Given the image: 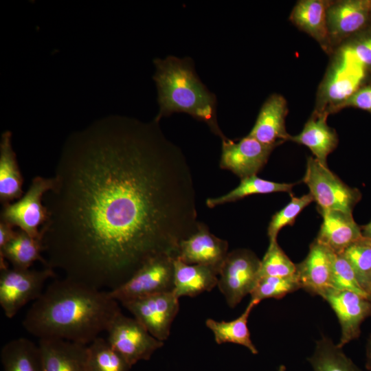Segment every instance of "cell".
Wrapping results in <instances>:
<instances>
[{
    "mask_svg": "<svg viewBox=\"0 0 371 371\" xmlns=\"http://www.w3.org/2000/svg\"><path fill=\"white\" fill-rule=\"evenodd\" d=\"M308 361L313 371H361L342 348L326 336L316 342L314 352Z\"/></svg>",
    "mask_w": 371,
    "mask_h": 371,
    "instance_id": "obj_28",
    "label": "cell"
},
{
    "mask_svg": "<svg viewBox=\"0 0 371 371\" xmlns=\"http://www.w3.org/2000/svg\"><path fill=\"white\" fill-rule=\"evenodd\" d=\"M313 201L314 199L310 193L299 197L291 196L290 202L271 218L267 228L269 243L277 241L282 228L292 225L299 214Z\"/></svg>",
    "mask_w": 371,
    "mask_h": 371,
    "instance_id": "obj_34",
    "label": "cell"
},
{
    "mask_svg": "<svg viewBox=\"0 0 371 371\" xmlns=\"http://www.w3.org/2000/svg\"><path fill=\"white\" fill-rule=\"evenodd\" d=\"M277 371H286V366L284 365L280 366Z\"/></svg>",
    "mask_w": 371,
    "mask_h": 371,
    "instance_id": "obj_40",
    "label": "cell"
},
{
    "mask_svg": "<svg viewBox=\"0 0 371 371\" xmlns=\"http://www.w3.org/2000/svg\"><path fill=\"white\" fill-rule=\"evenodd\" d=\"M158 256L145 263L128 280L108 291L112 298L122 303L174 289V259Z\"/></svg>",
    "mask_w": 371,
    "mask_h": 371,
    "instance_id": "obj_7",
    "label": "cell"
},
{
    "mask_svg": "<svg viewBox=\"0 0 371 371\" xmlns=\"http://www.w3.org/2000/svg\"><path fill=\"white\" fill-rule=\"evenodd\" d=\"M301 289L297 275L288 277L260 278L251 293V300L259 304L268 298L280 299Z\"/></svg>",
    "mask_w": 371,
    "mask_h": 371,
    "instance_id": "obj_32",
    "label": "cell"
},
{
    "mask_svg": "<svg viewBox=\"0 0 371 371\" xmlns=\"http://www.w3.org/2000/svg\"><path fill=\"white\" fill-rule=\"evenodd\" d=\"M341 254L352 267L361 286L371 295V239L363 236Z\"/></svg>",
    "mask_w": 371,
    "mask_h": 371,
    "instance_id": "obj_31",
    "label": "cell"
},
{
    "mask_svg": "<svg viewBox=\"0 0 371 371\" xmlns=\"http://www.w3.org/2000/svg\"><path fill=\"white\" fill-rule=\"evenodd\" d=\"M173 291L159 293L121 303L157 339L166 341L179 310Z\"/></svg>",
    "mask_w": 371,
    "mask_h": 371,
    "instance_id": "obj_11",
    "label": "cell"
},
{
    "mask_svg": "<svg viewBox=\"0 0 371 371\" xmlns=\"http://www.w3.org/2000/svg\"><path fill=\"white\" fill-rule=\"evenodd\" d=\"M333 286V289L349 291L371 299V295L361 286L352 267L341 254H335Z\"/></svg>",
    "mask_w": 371,
    "mask_h": 371,
    "instance_id": "obj_35",
    "label": "cell"
},
{
    "mask_svg": "<svg viewBox=\"0 0 371 371\" xmlns=\"http://www.w3.org/2000/svg\"><path fill=\"white\" fill-rule=\"evenodd\" d=\"M228 253L227 242L210 233L200 223L194 234L181 241L176 258L189 265L210 267L219 273Z\"/></svg>",
    "mask_w": 371,
    "mask_h": 371,
    "instance_id": "obj_16",
    "label": "cell"
},
{
    "mask_svg": "<svg viewBox=\"0 0 371 371\" xmlns=\"http://www.w3.org/2000/svg\"><path fill=\"white\" fill-rule=\"evenodd\" d=\"M107 333L106 340L131 366L141 360H148L152 355L164 346L135 318L120 313L113 320Z\"/></svg>",
    "mask_w": 371,
    "mask_h": 371,
    "instance_id": "obj_9",
    "label": "cell"
},
{
    "mask_svg": "<svg viewBox=\"0 0 371 371\" xmlns=\"http://www.w3.org/2000/svg\"><path fill=\"white\" fill-rule=\"evenodd\" d=\"M153 63L159 107L154 120L159 122L172 113H185L205 122L221 139L225 137L217 122L216 96L201 81L192 59L168 56L154 59Z\"/></svg>",
    "mask_w": 371,
    "mask_h": 371,
    "instance_id": "obj_3",
    "label": "cell"
},
{
    "mask_svg": "<svg viewBox=\"0 0 371 371\" xmlns=\"http://www.w3.org/2000/svg\"><path fill=\"white\" fill-rule=\"evenodd\" d=\"M366 368L371 371V335L368 339L366 350Z\"/></svg>",
    "mask_w": 371,
    "mask_h": 371,
    "instance_id": "obj_38",
    "label": "cell"
},
{
    "mask_svg": "<svg viewBox=\"0 0 371 371\" xmlns=\"http://www.w3.org/2000/svg\"><path fill=\"white\" fill-rule=\"evenodd\" d=\"M258 304L256 302L250 300L243 313L232 321L218 322L207 319L205 325L213 333L215 341L218 344L233 343L241 345L252 354H258V351L251 339L247 326L249 315Z\"/></svg>",
    "mask_w": 371,
    "mask_h": 371,
    "instance_id": "obj_26",
    "label": "cell"
},
{
    "mask_svg": "<svg viewBox=\"0 0 371 371\" xmlns=\"http://www.w3.org/2000/svg\"><path fill=\"white\" fill-rule=\"evenodd\" d=\"M319 213L323 222L315 240L334 253H342L363 237L361 229L354 221L352 213L339 210H324Z\"/></svg>",
    "mask_w": 371,
    "mask_h": 371,
    "instance_id": "obj_19",
    "label": "cell"
},
{
    "mask_svg": "<svg viewBox=\"0 0 371 371\" xmlns=\"http://www.w3.org/2000/svg\"><path fill=\"white\" fill-rule=\"evenodd\" d=\"M317 91L315 111L333 113L334 109L363 85L367 73L336 54Z\"/></svg>",
    "mask_w": 371,
    "mask_h": 371,
    "instance_id": "obj_10",
    "label": "cell"
},
{
    "mask_svg": "<svg viewBox=\"0 0 371 371\" xmlns=\"http://www.w3.org/2000/svg\"><path fill=\"white\" fill-rule=\"evenodd\" d=\"M333 54L371 74V24L345 41Z\"/></svg>",
    "mask_w": 371,
    "mask_h": 371,
    "instance_id": "obj_30",
    "label": "cell"
},
{
    "mask_svg": "<svg viewBox=\"0 0 371 371\" xmlns=\"http://www.w3.org/2000/svg\"><path fill=\"white\" fill-rule=\"evenodd\" d=\"M53 186V177H34L27 192L18 201L3 206L1 221L32 237L40 236L41 229L47 220L44 196Z\"/></svg>",
    "mask_w": 371,
    "mask_h": 371,
    "instance_id": "obj_8",
    "label": "cell"
},
{
    "mask_svg": "<svg viewBox=\"0 0 371 371\" xmlns=\"http://www.w3.org/2000/svg\"><path fill=\"white\" fill-rule=\"evenodd\" d=\"M329 115L326 111H313L299 134L290 135L289 141L308 147L314 157L322 165L328 166L327 157L337 146L336 131L327 124Z\"/></svg>",
    "mask_w": 371,
    "mask_h": 371,
    "instance_id": "obj_20",
    "label": "cell"
},
{
    "mask_svg": "<svg viewBox=\"0 0 371 371\" xmlns=\"http://www.w3.org/2000/svg\"><path fill=\"white\" fill-rule=\"evenodd\" d=\"M14 227L4 222L0 221V249H2L16 235Z\"/></svg>",
    "mask_w": 371,
    "mask_h": 371,
    "instance_id": "obj_37",
    "label": "cell"
},
{
    "mask_svg": "<svg viewBox=\"0 0 371 371\" xmlns=\"http://www.w3.org/2000/svg\"><path fill=\"white\" fill-rule=\"evenodd\" d=\"M330 2L329 0H300L293 7L289 20L314 38L326 53L332 55L326 21V10Z\"/></svg>",
    "mask_w": 371,
    "mask_h": 371,
    "instance_id": "obj_21",
    "label": "cell"
},
{
    "mask_svg": "<svg viewBox=\"0 0 371 371\" xmlns=\"http://www.w3.org/2000/svg\"><path fill=\"white\" fill-rule=\"evenodd\" d=\"M89 371H130L126 361L109 344L98 337L87 345Z\"/></svg>",
    "mask_w": 371,
    "mask_h": 371,
    "instance_id": "obj_29",
    "label": "cell"
},
{
    "mask_svg": "<svg viewBox=\"0 0 371 371\" xmlns=\"http://www.w3.org/2000/svg\"><path fill=\"white\" fill-rule=\"evenodd\" d=\"M322 298L337 317L341 328L337 345L343 348L359 337L361 324L371 316V299L349 291L337 289L330 290Z\"/></svg>",
    "mask_w": 371,
    "mask_h": 371,
    "instance_id": "obj_14",
    "label": "cell"
},
{
    "mask_svg": "<svg viewBox=\"0 0 371 371\" xmlns=\"http://www.w3.org/2000/svg\"><path fill=\"white\" fill-rule=\"evenodd\" d=\"M43 252L42 235L32 237L19 229L15 236L0 249V269L8 268L6 260L12 268L17 269H28L36 261H40L46 267Z\"/></svg>",
    "mask_w": 371,
    "mask_h": 371,
    "instance_id": "obj_23",
    "label": "cell"
},
{
    "mask_svg": "<svg viewBox=\"0 0 371 371\" xmlns=\"http://www.w3.org/2000/svg\"><path fill=\"white\" fill-rule=\"evenodd\" d=\"M108 291L65 278L54 280L32 304L22 322L40 339H61L88 345L106 331L121 313Z\"/></svg>",
    "mask_w": 371,
    "mask_h": 371,
    "instance_id": "obj_2",
    "label": "cell"
},
{
    "mask_svg": "<svg viewBox=\"0 0 371 371\" xmlns=\"http://www.w3.org/2000/svg\"><path fill=\"white\" fill-rule=\"evenodd\" d=\"M23 181L12 146V133L6 131L0 142V202L3 206L23 196Z\"/></svg>",
    "mask_w": 371,
    "mask_h": 371,
    "instance_id": "obj_24",
    "label": "cell"
},
{
    "mask_svg": "<svg viewBox=\"0 0 371 371\" xmlns=\"http://www.w3.org/2000/svg\"><path fill=\"white\" fill-rule=\"evenodd\" d=\"M221 140V168L232 171L241 179L256 175L277 146L264 144L249 135L237 142L226 137Z\"/></svg>",
    "mask_w": 371,
    "mask_h": 371,
    "instance_id": "obj_13",
    "label": "cell"
},
{
    "mask_svg": "<svg viewBox=\"0 0 371 371\" xmlns=\"http://www.w3.org/2000/svg\"><path fill=\"white\" fill-rule=\"evenodd\" d=\"M44 371H89L87 345L61 339H40Z\"/></svg>",
    "mask_w": 371,
    "mask_h": 371,
    "instance_id": "obj_18",
    "label": "cell"
},
{
    "mask_svg": "<svg viewBox=\"0 0 371 371\" xmlns=\"http://www.w3.org/2000/svg\"><path fill=\"white\" fill-rule=\"evenodd\" d=\"M303 182L317 204L318 211L339 210L352 213L361 198L359 192L344 183L328 166L309 157Z\"/></svg>",
    "mask_w": 371,
    "mask_h": 371,
    "instance_id": "obj_4",
    "label": "cell"
},
{
    "mask_svg": "<svg viewBox=\"0 0 371 371\" xmlns=\"http://www.w3.org/2000/svg\"><path fill=\"white\" fill-rule=\"evenodd\" d=\"M293 186V183L273 182L254 175L242 179L239 185L228 193L218 197L208 198L206 200V205L208 207L212 208L252 194L291 192Z\"/></svg>",
    "mask_w": 371,
    "mask_h": 371,
    "instance_id": "obj_27",
    "label": "cell"
},
{
    "mask_svg": "<svg viewBox=\"0 0 371 371\" xmlns=\"http://www.w3.org/2000/svg\"><path fill=\"white\" fill-rule=\"evenodd\" d=\"M0 359L3 371H44L38 345L25 337L4 344Z\"/></svg>",
    "mask_w": 371,
    "mask_h": 371,
    "instance_id": "obj_25",
    "label": "cell"
},
{
    "mask_svg": "<svg viewBox=\"0 0 371 371\" xmlns=\"http://www.w3.org/2000/svg\"><path fill=\"white\" fill-rule=\"evenodd\" d=\"M288 106L280 94L270 95L262 104L255 124L247 135L267 145L279 146L289 141L286 130Z\"/></svg>",
    "mask_w": 371,
    "mask_h": 371,
    "instance_id": "obj_17",
    "label": "cell"
},
{
    "mask_svg": "<svg viewBox=\"0 0 371 371\" xmlns=\"http://www.w3.org/2000/svg\"><path fill=\"white\" fill-rule=\"evenodd\" d=\"M55 277L54 269L45 267L40 270L9 269L1 270L0 306L8 318L43 293L47 280Z\"/></svg>",
    "mask_w": 371,
    "mask_h": 371,
    "instance_id": "obj_5",
    "label": "cell"
},
{
    "mask_svg": "<svg viewBox=\"0 0 371 371\" xmlns=\"http://www.w3.org/2000/svg\"><path fill=\"white\" fill-rule=\"evenodd\" d=\"M296 265L284 252L278 242L269 243L267 250L260 260V278L293 276L296 274Z\"/></svg>",
    "mask_w": 371,
    "mask_h": 371,
    "instance_id": "obj_33",
    "label": "cell"
},
{
    "mask_svg": "<svg viewBox=\"0 0 371 371\" xmlns=\"http://www.w3.org/2000/svg\"><path fill=\"white\" fill-rule=\"evenodd\" d=\"M361 229L363 237L371 239V221L363 226Z\"/></svg>",
    "mask_w": 371,
    "mask_h": 371,
    "instance_id": "obj_39",
    "label": "cell"
},
{
    "mask_svg": "<svg viewBox=\"0 0 371 371\" xmlns=\"http://www.w3.org/2000/svg\"><path fill=\"white\" fill-rule=\"evenodd\" d=\"M260 260L250 250L228 253L219 270L217 286L230 308L251 294L260 278Z\"/></svg>",
    "mask_w": 371,
    "mask_h": 371,
    "instance_id": "obj_6",
    "label": "cell"
},
{
    "mask_svg": "<svg viewBox=\"0 0 371 371\" xmlns=\"http://www.w3.org/2000/svg\"><path fill=\"white\" fill-rule=\"evenodd\" d=\"M335 257V253L315 239L310 245L306 258L296 265V275L301 289L322 297L333 289Z\"/></svg>",
    "mask_w": 371,
    "mask_h": 371,
    "instance_id": "obj_15",
    "label": "cell"
},
{
    "mask_svg": "<svg viewBox=\"0 0 371 371\" xmlns=\"http://www.w3.org/2000/svg\"><path fill=\"white\" fill-rule=\"evenodd\" d=\"M218 276V273L210 267L189 265L175 258L172 291L178 298L195 297L216 286Z\"/></svg>",
    "mask_w": 371,
    "mask_h": 371,
    "instance_id": "obj_22",
    "label": "cell"
},
{
    "mask_svg": "<svg viewBox=\"0 0 371 371\" xmlns=\"http://www.w3.org/2000/svg\"><path fill=\"white\" fill-rule=\"evenodd\" d=\"M326 21L333 54L345 41L371 24V0L331 1Z\"/></svg>",
    "mask_w": 371,
    "mask_h": 371,
    "instance_id": "obj_12",
    "label": "cell"
},
{
    "mask_svg": "<svg viewBox=\"0 0 371 371\" xmlns=\"http://www.w3.org/2000/svg\"><path fill=\"white\" fill-rule=\"evenodd\" d=\"M348 107L364 110L371 114V85H363L359 87L347 100L337 106L333 113Z\"/></svg>",
    "mask_w": 371,
    "mask_h": 371,
    "instance_id": "obj_36",
    "label": "cell"
},
{
    "mask_svg": "<svg viewBox=\"0 0 371 371\" xmlns=\"http://www.w3.org/2000/svg\"><path fill=\"white\" fill-rule=\"evenodd\" d=\"M53 178L41 229L46 267L98 289L158 256L176 258L200 223L186 157L155 120L111 115L73 133Z\"/></svg>",
    "mask_w": 371,
    "mask_h": 371,
    "instance_id": "obj_1",
    "label": "cell"
}]
</instances>
